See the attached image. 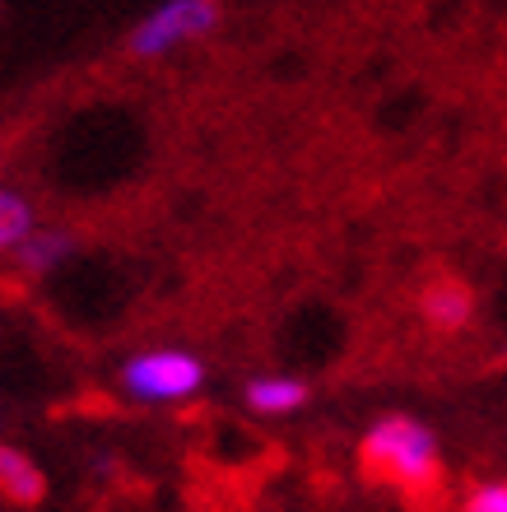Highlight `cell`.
Here are the masks:
<instances>
[{
    "instance_id": "4",
    "label": "cell",
    "mask_w": 507,
    "mask_h": 512,
    "mask_svg": "<svg viewBox=\"0 0 507 512\" xmlns=\"http://www.w3.org/2000/svg\"><path fill=\"white\" fill-rule=\"evenodd\" d=\"M419 312H424V322L433 331H461L475 317V289L466 280H456V275H438V280L424 284Z\"/></svg>"
},
{
    "instance_id": "7",
    "label": "cell",
    "mask_w": 507,
    "mask_h": 512,
    "mask_svg": "<svg viewBox=\"0 0 507 512\" xmlns=\"http://www.w3.org/2000/svg\"><path fill=\"white\" fill-rule=\"evenodd\" d=\"M75 247L80 243H75V233L70 229H56V224L52 229H42L38 224L24 243L14 247V261H19V270H24L28 280H47V275H56V270L75 256Z\"/></svg>"
},
{
    "instance_id": "6",
    "label": "cell",
    "mask_w": 507,
    "mask_h": 512,
    "mask_svg": "<svg viewBox=\"0 0 507 512\" xmlns=\"http://www.w3.org/2000/svg\"><path fill=\"white\" fill-rule=\"evenodd\" d=\"M307 382L294 378V373H261L242 387V401L252 415H266V419H284V415H298L307 405Z\"/></svg>"
},
{
    "instance_id": "8",
    "label": "cell",
    "mask_w": 507,
    "mask_h": 512,
    "mask_svg": "<svg viewBox=\"0 0 507 512\" xmlns=\"http://www.w3.org/2000/svg\"><path fill=\"white\" fill-rule=\"evenodd\" d=\"M33 229H38L33 201H28L19 187H5V182H0V256L14 252Z\"/></svg>"
},
{
    "instance_id": "2",
    "label": "cell",
    "mask_w": 507,
    "mask_h": 512,
    "mask_svg": "<svg viewBox=\"0 0 507 512\" xmlns=\"http://www.w3.org/2000/svg\"><path fill=\"white\" fill-rule=\"evenodd\" d=\"M210 368L201 354L182 350V345H159V350H140L121 364V391L131 401L145 405H177L191 401L205 387Z\"/></svg>"
},
{
    "instance_id": "3",
    "label": "cell",
    "mask_w": 507,
    "mask_h": 512,
    "mask_svg": "<svg viewBox=\"0 0 507 512\" xmlns=\"http://www.w3.org/2000/svg\"><path fill=\"white\" fill-rule=\"evenodd\" d=\"M224 19V5L219 0H163L131 28V47L135 61H163V56H177L191 42L210 38Z\"/></svg>"
},
{
    "instance_id": "9",
    "label": "cell",
    "mask_w": 507,
    "mask_h": 512,
    "mask_svg": "<svg viewBox=\"0 0 507 512\" xmlns=\"http://www.w3.org/2000/svg\"><path fill=\"white\" fill-rule=\"evenodd\" d=\"M461 512H507V485L503 480H480V485L466 494Z\"/></svg>"
},
{
    "instance_id": "5",
    "label": "cell",
    "mask_w": 507,
    "mask_h": 512,
    "mask_svg": "<svg viewBox=\"0 0 507 512\" xmlns=\"http://www.w3.org/2000/svg\"><path fill=\"white\" fill-rule=\"evenodd\" d=\"M0 499L14 508H38L47 499V471L14 443H0Z\"/></svg>"
},
{
    "instance_id": "1",
    "label": "cell",
    "mask_w": 507,
    "mask_h": 512,
    "mask_svg": "<svg viewBox=\"0 0 507 512\" xmlns=\"http://www.w3.org/2000/svg\"><path fill=\"white\" fill-rule=\"evenodd\" d=\"M359 461L373 480L396 485L405 494H428L442 480L438 433H433V424H424L419 415H405V410L368 424L359 443Z\"/></svg>"
}]
</instances>
